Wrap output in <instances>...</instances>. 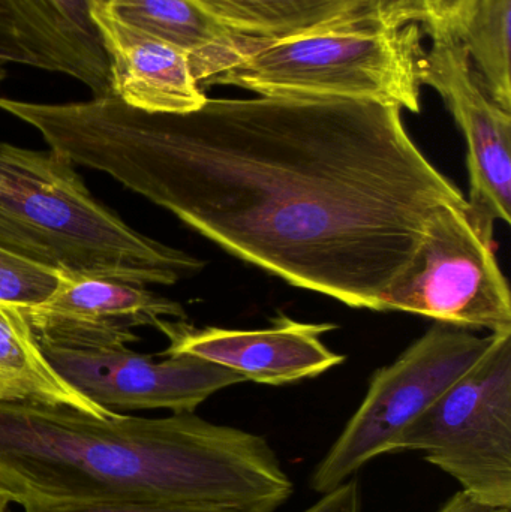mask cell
I'll use <instances>...</instances> for the list:
<instances>
[{
	"mask_svg": "<svg viewBox=\"0 0 511 512\" xmlns=\"http://www.w3.org/2000/svg\"><path fill=\"white\" fill-rule=\"evenodd\" d=\"M0 110L234 258L353 309L381 312L432 215L467 203L396 105L255 96L150 114L108 96Z\"/></svg>",
	"mask_w": 511,
	"mask_h": 512,
	"instance_id": "1",
	"label": "cell"
},
{
	"mask_svg": "<svg viewBox=\"0 0 511 512\" xmlns=\"http://www.w3.org/2000/svg\"><path fill=\"white\" fill-rule=\"evenodd\" d=\"M0 490L23 510L159 501L276 512L294 484L264 436L195 412L102 418L0 402Z\"/></svg>",
	"mask_w": 511,
	"mask_h": 512,
	"instance_id": "2",
	"label": "cell"
},
{
	"mask_svg": "<svg viewBox=\"0 0 511 512\" xmlns=\"http://www.w3.org/2000/svg\"><path fill=\"white\" fill-rule=\"evenodd\" d=\"M0 248L59 273L170 286L201 259L129 227L56 150L0 141Z\"/></svg>",
	"mask_w": 511,
	"mask_h": 512,
	"instance_id": "3",
	"label": "cell"
},
{
	"mask_svg": "<svg viewBox=\"0 0 511 512\" xmlns=\"http://www.w3.org/2000/svg\"><path fill=\"white\" fill-rule=\"evenodd\" d=\"M420 27L386 6L333 29L263 42L206 86L267 98L377 102L420 113Z\"/></svg>",
	"mask_w": 511,
	"mask_h": 512,
	"instance_id": "4",
	"label": "cell"
},
{
	"mask_svg": "<svg viewBox=\"0 0 511 512\" xmlns=\"http://www.w3.org/2000/svg\"><path fill=\"white\" fill-rule=\"evenodd\" d=\"M422 453L483 507L511 510V331L393 444Z\"/></svg>",
	"mask_w": 511,
	"mask_h": 512,
	"instance_id": "5",
	"label": "cell"
},
{
	"mask_svg": "<svg viewBox=\"0 0 511 512\" xmlns=\"http://www.w3.org/2000/svg\"><path fill=\"white\" fill-rule=\"evenodd\" d=\"M495 337L437 322L395 363L377 370L362 405L312 472V490L324 495L392 454L396 439L485 357Z\"/></svg>",
	"mask_w": 511,
	"mask_h": 512,
	"instance_id": "6",
	"label": "cell"
},
{
	"mask_svg": "<svg viewBox=\"0 0 511 512\" xmlns=\"http://www.w3.org/2000/svg\"><path fill=\"white\" fill-rule=\"evenodd\" d=\"M398 310L489 334L510 333L509 282L471 219L468 203L446 204L381 297V312Z\"/></svg>",
	"mask_w": 511,
	"mask_h": 512,
	"instance_id": "7",
	"label": "cell"
},
{
	"mask_svg": "<svg viewBox=\"0 0 511 512\" xmlns=\"http://www.w3.org/2000/svg\"><path fill=\"white\" fill-rule=\"evenodd\" d=\"M420 80L440 93L467 140L468 210L479 233L494 242L495 222H511V113L489 96L467 50L450 32H431Z\"/></svg>",
	"mask_w": 511,
	"mask_h": 512,
	"instance_id": "8",
	"label": "cell"
},
{
	"mask_svg": "<svg viewBox=\"0 0 511 512\" xmlns=\"http://www.w3.org/2000/svg\"><path fill=\"white\" fill-rule=\"evenodd\" d=\"M47 360L78 393L113 412H195L210 396L246 382L239 373L192 355L155 361L128 346L71 349L42 342Z\"/></svg>",
	"mask_w": 511,
	"mask_h": 512,
	"instance_id": "9",
	"label": "cell"
},
{
	"mask_svg": "<svg viewBox=\"0 0 511 512\" xmlns=\"http://www.w3.org/2000/svg\"><path fill=\"white\" fill-rule=\"evenodd\" d=\"M23 309L36 339L71 349L122 348L140 340L135 328L186 321L182 304L146 286L68 273L47 300Z\"/></svg>",
	"mask_w": 511,
	"mask_h": 512,
	"instance_id": "10",
	"label": "cell"
},
{
	"mask_svg": "<svg viewBox=\"0 0 511 512\" xmlns=\"http://www.w3.org/2000/svg\"><path fill=\"white\" fill-rule=\"evenodd\" d=\"M333 324H305L287 316L273 319L264 330L206 327L195 330L186 321H168L162 333L171 340L162 355H192L242 375L246 381L285 385L315 378L344 363L321 337Z\"/></svg>",
	"mask_w": 511,
	"mask_h": 512,
	"instance_id": "11",
	"label": "cell"
},
{
	"mask_svg": "<svg viewBox=\"0 0 511 512\" xmlns=\"http://www.w3.org/2000/svg\"><path fill=\"white\" fill-rule=\"evenodd\" d=\"M21 65L80 81L92 98L113 96L95 0H3Z\"/></svg>",
	"mask_w": 511,
	"mask_h": 512,
	"instance_id": "12",
	"label": "cell"
},
{
	"mask_svg": "<svg viewBox=\"0 0 511 512\" xmlns=\"http://www.w3.org/2000/svg\"><path fill=\"white\" fill-rule=\"evenodd\" d=\"M111 65L113 96L150 114H186L200 110L207 96L192 74L189 54L155 38L98 6Z\"/></svg>",
	"mask_w": 511,
	"mask_h": 512,
	"instance_id": "13",
	"label": "cell"
},
{
	"mask_svg": "<svg viewBox=\"0 0 511 512\" xmlns=\"http://www.w3.org/2000/svg\"><path fill=\"white\" fill-rule=\"evenodd\" d=\"M102 8L186 51L200 86H206L266 42L228 29L200 0H108Z\"/></svg>",
	"mask_w": 511,
	"mask_h": 512,
	"instance_id": "14",
	"label": "cell"
},
{
	"mask_svg": "<svg viewBox=\"0 0 511 512\" xmlns=\"http://www.w3.org/2000/svg\"><path fill=\"white\" fill-rule=\"evenodd\" d=\"M0 402L66 406L102 418L117 414L69 385L42 352L23 307L5 303H0Z\"/></svg>",
	"mask_w": 511,
	"mask_h": 512,
	"instance_id": "15",
	"label": "cell"
},
{
	"mask_svg": "<svg viewBox=\"0 0 511 512\" xmlns=\"http://www.w3.org/2000/svg\"><path fill=\"white\" fill-rule=\"evenodd\" d=\"M239 35L282 41L353 23L386 8L387 0H200Z\"/></svg>",
	"mask_w": 511,
	"mask_h": 512,
	"instance_id": "16",
	"label": "cell"
},
{
	"mask_svg": "<svg viewBox=\"0 0 511 512\" xmlns=\"http://www.w3.org/2000/svg\"><path fill=\"white\" fill-rule=\"evenodd\" d=\"M510 21L511 0H471L450 33L467 50L489 96L511 113Z\"/></svg>",
	"mask_w": 511,
	"mask_h": 512,
	"instance_id": "17",
	"label": "cell"
},
{
	"mask_svg": "<svg viewBox=\"0 0 511 512\" xmlns=\"http://www.w3.org/2000/svg\"><path fill=\"white\" fill-rule=\"evenodd\" d=\"M59 282V271L0 248V303L30 307L47 300Z\"/></svg>",
	"mask_w": 511,
	"mask_h": 512,
	"instance_id": "18",
	"label": "cell"
},
{
	"mask_svg": "<svg viewBox=\"0 0 511 512\" xmlns=\"http://www.w3.org/2000/svg\"><path fill=\"white\" fill-rule=\"evenodd\" d=\"M471 0H387L390 11L407 21L419 23L431 32H450L456 18Z\"/></svg>",
	"mask_w": 511,
	"mask_h": 512,
	"instance_id": "19",
	"label": "cell"
},
{
	"mask_svg": "<svg viewBox=\"0 0 511 512\" xmlns=\"http://www.w3.org/2000/svg\"><path fill=\"white\" fill-rule=\"evenodd\" d=\"M23 512H239L206 505L176 504L159 501H102L86 504L54 505L29 508Z\"/></svg>",
	"mask_w": 511,
	"mask_h": 512,
	"instance_id": "20",
	"label": "cell"
},
{
	"mask_svg": "<svg viewBox=\"0 0 511 512\" xmlns=\"http://www.w3.org/2000/svg\"><path fill=\"white\" fill-rule=\"evenodd\" d=\"M302 512H362V492L356 478H350L335 489L321 495L311 507Z\"/></svg>",
	"mask_w": 511,
	"mask_h": 512,
	"instance_id": "21",
	"label": "cell"
},
{
	"mask_svg": "<svg viewBox=\"0 0 511 512\" xmlns=\"http://www.w3.org/2000/svg\"><path fill=\"white\" fill-rule=\"evenodd\" d=\"M0 59L5 63H18L14 29H12L11 18H9L8 11L3 5V0H0Z\"/></svg>",
	"mask_w": 511,
	"mask_h": 512,
	"instance_id": "22",
	"label": "cell"
},
{
	"mask_svg": "<svg viewBox=\"0 0 511 512\" xmlns=\"http://www.w3.org/2000/svg\"><path fill=\"white\" fill-rule=\"evenodd\" d=\"M437 512H511V510H495V508L483 507L473 499L468 498L462 492L453 495Z\"/></svg>",
	"mask_w": 511,
	"mask_h": 512,
	"instance_id": "23",
	"label": "cell"
},
{
	"mask_svg": "<svg viewBox=\"0 0 511 512\" xmlns=\"http://www.w3.org/2000/svg\"><path fill=\"white\" fill-rule=\"evenodd\" d=\"M11 504L12 502L9 501L8 496L0 490V512H12L11 508H9Z\"/></svg>",
	"mask_w": 511,
	"mask_h": 512,
	"instance_id": "24",
	"label": "cell"
},
{
	"mask_svg": "<svg viewBox=\"0 0 511 512\" xmlns=\"http://www.w3.org/2000/svg\"><path fill=\"white\" fill-rule=\"evenodd\" d=\"M3 78H5V62L0 59V83H2Z\"/></svg>",
	"mask_w": 511,
	"mask_h": 512,
	"instance_id": "25",
	"label": "cell"
},
{
	"mask_svg": "<svg viewBox=\"0 0 511 512\" xmlns=\"http://www.w3.org/2000/svg\"><path fill=\"white\" fill-rule=\"evenodd\" d=\"M95 2H96V5H98V6H104L105 3L108 2V0H95Z\"/></svg>",
	"mask_w": 511,
	"mask_h": 512,
	"instance_id": "26",
	"label": "cell"
}]
</instances>
